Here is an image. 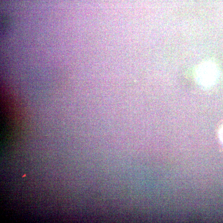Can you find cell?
I'll return each mask as SVG.
<instances>
[{"label": "cell", "mask_w": 223, "mask_h": 223, "mask_svg": "<svg viewBox=\"0 0 223 223\" xmlns=\"http://www.w3.org/2000/svg\"><path fill=\"white\" fill-rule=\"evenodd\" d=\"M26 175L24 174V176H22V177H26Z\"/></svg>", "instance_id": "cell-3"}, {"label": "cell", "mask_w": 223, "mask_h": 223, "mask_svg": "<svg viewBox=\"0 0 223 223\" xmlns=\"http://www.w3.org/2000/svg\"><path fill=\"white\" fill-rule=\"evenodd\" d=\"M218 136L221 142L223 143V124L221 126L218 131Z\"/></svg>", "instance_id": "cell-2"}, {"label": "cell", "mask_w": 223, "mask_h": 223, "mask_svg": "<svg viewBox=\"0 0 223 223\" xmlns=\"http://www.w3.org/2000/svg\"><path fill=\"white\" fill-rule=\"evenodd\" d=\"M219 75V70L217 65L212 62L207 61L198 66L196 71V78L202 87L209 88L216 84Z\"/></svg>", "instance_id": "cell-1"}]
</instances>
